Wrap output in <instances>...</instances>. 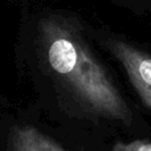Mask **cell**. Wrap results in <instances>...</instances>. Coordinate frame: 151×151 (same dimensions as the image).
Segmentation results:
<instances>
[{
    "instance_id": "cell-1",
    "label": "cell",
    "mask_w": 151,
    "mask_h": 151,
    "mask_svg": "<svg viewBox=\"0 0 151 151\" xmlns=\"http://www.w3.org/2000/svg\"><path fill=\"white\" fill-rule=\"evenodd\" d=\"M53 70L64 77L80 99L97 114L129 123L130 109L106 72L85 47L68 36H58L48 49Z\"/></svg>"
},
{
    "instance_id": "cell-2",
    "label": "cell",
    "mask_w": 151,
    "mask_h": 151,
    "mask_svg": "<svg viewBox=\"0 0 151 151\" xmlns=\"http://www.w3.org/2000/svg\"><path fill=\"white\" fill-rule=\"evenodd\" d=\"M111 50L122 64L139 98L151 110V55L123 41L111 42Z\"/></svg>"
},
{
    "instance_id": "cell-3",
    "label": "cell",
    "mask_w": 151,
    "mask_h": 151,
    "mask_svg": "<svg viewBox=\"0 0 151 151\" xmlns=\"http://www.w3.org/2000/svg\"><path fill=\"white\" fill-rule=\"evenodd\" d=\"M15 151H66L55 139L32 126H24L13 133Z\"/></svg>"
},
{
    "instance_id": "cell-4",
    "label": "cell",
    "mask_w": 151,
    "mask_h": 151,
    "mask_svg": "<svg viewBox=\"0 0 151 151\" xmlns=\"http://www.w3.org/2000/svg\"><path fill=\"white\" fill-rule=\"evenodd\" d=\"M111 151H151L150 141H133V142H118L114 145Z\"/></svg>"
}]
</instances>
